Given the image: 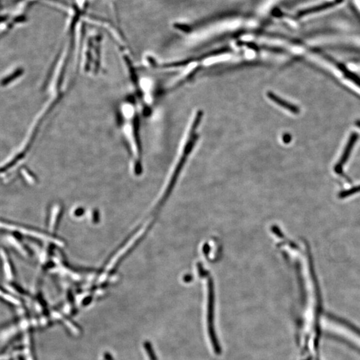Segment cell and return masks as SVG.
<instances>
[{
	"instance_id": "cell-8",
	"label": "cell",
	"mask_w": 360,
	"mask_h": 360,
	"mask_svg": "<svg viewBox=\"0 0 360 360\" xmlns=\"http://www.w3.org/2000/svg\"><path fill=\"white\" fill-rule=\"evenodd\" d=\"M356 125H357V126L358 127H360V120H359V121L356 122Z\"/></svg>"
},
{
	"instance_id": "cell-7",
	"label": "cell",
	"mask_w": 360,
	"mask_h": 360,
	"mask_svg": "<svg viewBox=\"0 0 360 360\" xmlns=\"http://www.w3.org/2000/svg\"><path fill=\"white\" fill-rule=\"evenodd\" d=\"M338 65L339 67L341 69L342 72H344V74H345V76H346L347 78H349V79L354 81L356 84H357L358 86L360 87V78H359V77H358L356 74H353L352 72L347 70L346 67L344 66V65L341 64H339Z\"/></svg>"
},
{
	"instance_id": "cell-4",
	"label": "cell",
	"mask_w": 360,
	"mask_h": 360,
	"mask_svg": "<svg viewBox=\"0 0 360 360\" xmlns=\"http://www.w3.org/2000/svg\"><path fill=\"white\" fill-rule=\"evenodd\" d=\"M358 138V135L356 133L352 134L350 138H349L345 150H344V153L342 154L341 159L339 161L338 164L336 165V168H335L337 173H341L342 168H343L347 159H348L349 156L350 155L351 152H352L353 150V148H354V145L356 143V141H357Z\"/></svg>"
},
{
	"instance_id": "cell-2",
	"label": "cell",
	"mask_w": 360,
	"mask_h": 360,
	"mask_svg": "<svg viewBox=\"0 0 360 360\" xmlns=\"http://www.w3.org/2000/svg\"><path fill=\"white\" fill-rule=\"evenodd\" d=\"M0 273L5 283L14 282L16 278L15 267L8 251L3 247H0Z\"/></svg>"
},
{
	"instance_id": "cell-6",
	"label": "cell",
	"mask_w": 360,
	"mask_h": 360,
	"mask_svg": "<svg viewBox=\"0 0 360 360\" xmlns=\"http://www.w3.org/2000/svg\"><path fill=\"white\" fill-rule=\"evenodd\" d=\"M267 95H268V97H270L271 100L274 101V102L277 103V104H279L280 106L286 108V109H288V110L292 111V112H293L294 113H297L299 112L298 108L296 107L295 106L292 105V104H290V103L285 102V101L283 100L282 99L280 98V97L276 96V95L273 94L271 93V92H269V93L267 94Z\"/></svg>"
},
{
	"instance_id": "cell-5",
	"label": "cell",
	"mask_w": 360,
	"mask_h": 360,
	"mask_svg": "<svg viewBox=\"0 0 360 360\" xmlns=\"http://www.w3.org/2000/svg\"><path fill=\"white\" fill-rule=\"evenodd\" d=\"M0 300L12 306L14 309L22 306V304L19 296L12 293L8 289L0 288Z\"/></svg>"
},
{
	"instance_id": "cell-1",
	"label": "cell",
	"mask_w": 360,
	"mask_h": 360,
	"mask_svg": "<svg viewBox=\"0 0 360 360\" xmlns=\"http://www.w3.org/2000/svg\"><path fill=\"white\" fill-rule=\"evenodd\" d=\"M322 329L345 339L360 349V330L339 317L328 315L322 318Z\"/></svg>"
},
{
	"instance_id": "cell-3",
	"label": "cell",
	"mask_w": 360,
	"mask_h": 360,
	"mask_svg": "<svg viewBox=\"0 0 360 360\" xmlns=\"http://www.w3.org/2000/svg\"><path fill=\"white\" fill-rule=\"evenodd\" d=\"M4 237L5 241H6L8 246H10L16 252H17V254H19L21 256L24 257V258L28 256L27 250H26L22 242H21L18 235L11 233H6Z\"/></svg>"
}]
</instances>
